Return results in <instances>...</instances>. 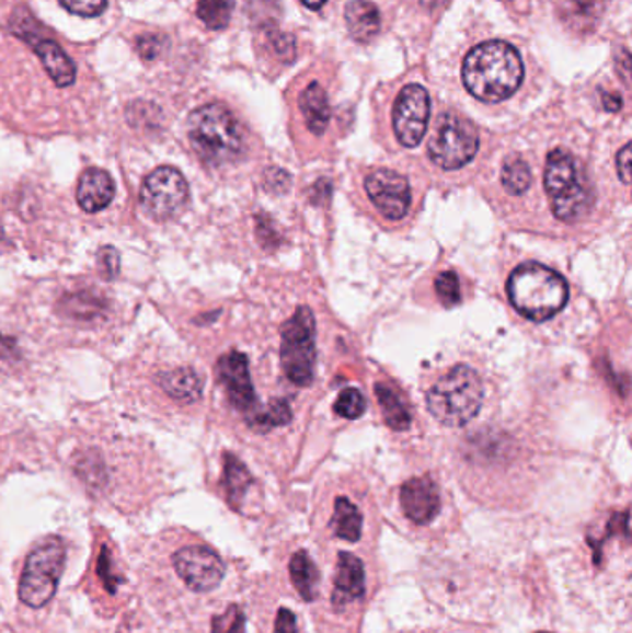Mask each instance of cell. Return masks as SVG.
Listing matches in <instances>:
<instances>
[{
  "instance_id": "obj_1",
  "label": "cell",
  "mask_w": 632,
  "mask_h": 633,
  "mask_svg": "<svg viewBox=\"0 0 632 633\" xmlns=\"http://www.w3.org/2000/svg\"><path fill=\"white\" fill-rule=\"evenodd\" d=\"M524 60L518 50L505 42L476 45L466 56L462 80L466 90L482 102H503L524 82Z\"/></svg>"
},
{
  "instance_id": "obj_2",
  "label": "cell",
  "mask_w": 632,
  "mask_h": 633,
  "mask_svg": "<svg viewBox=\"0 0 632 633\" xmlns=\"http://www.w3.org/2000/svg\"><path fill=\"white\" fill-rule=\"evenodd\" d=\"M187 134L193 150L214 168L235 162L245 150L243 128L234 114L219 102L195 110L187 120Z\"/></svg>"
},
{
  "instance_id": "obj_3",
  "label": "cell",
  "mask_w": 632,
  "mask_h": 633,
  "mask_svg": "<svg viewBox=\"0 0 632 633\" xmlns=\"http://www.w3.org/2000/svg\"><path fill=\"white\" fill-rule=\"evenodd\" d=\"M506 291L516 311L537 323L556 315L570 299V287L564 276L535 262L514 269Z\"/></svg>"
},
{
  "instance_id": "obj_4",
  "label": "cell",
  "mask_w": 632,
  "mask_h": 633,
  "mask_svg": "<svg viewBox=\"0 0 632 633\" xmlns=\"http://www.w3.org/2000/svg\"><path fill=\"white\" fill-rule=\"evenodd\" d=\"M484 399V385L476 371L458 365L434 383L427 394L428 412L441 425L460 428L476 417Z\"/></svg>"
},
{
  "instance_id": "obj_5",
  "label": "cell",
  "mask_w": 632,
  "mask_h": 633,
  "mask_svg": "<svg viewBox=\"0 0 632 633\" xmlns=\"http://www.w3.org/2000/svg\"><path fill=\"white\" fill-rule=\"evenodd\" d=\"M64 562L66 546L60 538L50 536L37 543L24 562L19 579V600L34 610L47 606L58 591Z\"/></svg>"
},
{
  "instance_id": "obj_6",
  "label": "cell",
  "mask_w": 632,
  "mask_h": 633,
  "mask_svg": "<svg viewBox=\"0 0 632 633\" xmlns=\"http://www.w3.org/2000/svg\"><path fill=\"white\" fill-rule=\"evenodd\" d=\"M543 184L556 219L577 221L588 209V192L578 176L577 163L567 150L554 149L549 152Z\"/></svg>"
},
{
  "instance_id": "obj_7",
  "label": "cell",
  "mask_w": 632,
  "mask_h": 633,
  "mask_svg": "<svg viewBox=\"0 0 632 633\" xmlns=\"http://www.w3.org/2000/svg\"><path fill=\"white\" fill-rule=\"evenodd\" d=\"M286 377L296 385H310L315 364V321L312 310L301 306L296 315L283 326V347H280Z\"/></svg>"
},
{
  "instance_id": "obj_8",
  "label": "cell",
  "mask_w": 632,
  "mask_h": 633,
  "mask_svg": "<svg viewBox=\"0 0 632 633\" xmlns=\"http://www.w3.org/2000/svg\"><path fill=\"white\" fill-rule=\"evenodd\" d=\"M479 150V131L470 120L457 114L441 115L428 143V156L446 171L462 169L475 158Z\"/></svg>"
},
{
  "instance_id": "obj_9",
  "label": "cell",
  "mask_w": 632,
  "mask_h": 633,
  "mask_svg": "<svg viewBox=\"0 0 632 633\" xmlns=\"http://www.w3.org/2000/svg\"><path fill=\"white\" fill-rule=\"evenodd\" d=\"M189 197L184 174L175 168H158L145 179L139 193L141 208L154 219H169L186 206Z\"/></svg>"
},
{
  "instance_id": "obj_10",
  "label": "cell",
  "mask_w": 632,
  "mask_h": 633,
  "mask_svg": "<svg viewBox=\"0 0 632 633\" xmlns=\"http://www.w3.org/2000/svg\"><path fill=\"white\" fill-rule=\"evenodd\" d=\"M173 567L192 591H214L225 578V563L216 550L205 544H187L176 550Z\"/></svg>"
},
{
  "instance_id": "obj_11",
  "label": "cell",
  "mask_w": 632,
  "mask_h": 633,
  "mask_svg": "<svg viewBox=\"0 0 632 633\" xmlns=\"http://www.w3.org/2000/svg\"><path fill=\"white\" fill-rule=\"evenodd\" d=\"M430 117V96L420 84L406 85L393 106V130L399 143L414 149L422 143Z\"/></svg>"
},
{
  "instance_id": "obj_12",
  "label": "cell",
  "mask_w": 632,
  "mask_h": 633,
  "mask_svg": "<svg viewBox=\"0 0 632 633\" xmlns=\"http://www.w3.org/2000/svg\"><path fill=\"white\" fill-rule=\"evenodd\" d=\"M366 192L386 219L399 221L409 214L412 203L409 180L403 174L379 169L366 179Z\"/></svg>"
},
{
  "instance_id": "obj_13",
  "label": "cell",
  "mask_w": 632,
  "mask_h": 633,
  "mask_svg": "<svg viewBox=\"0 0 632 633\" xmlns=\"http://www.w3.org/2000/svg\"><path fill=\"white\" fill-rule=\"evenodd\" d=\"M217 377L223 383L232 406L241 412H248L256 404L251 372H249L248 356L241 353L225 354L217 364Z\"/></svg>"
},
{
  "instance_id": "obj_14",
  "label": "cell",
  "mask_w": 632,
  "mask_h": 633,
  "mask_svg": "<svg viewBox=\"0 0 632 633\" xmlns=\"http://www.w3.org/2000/svg\"><path fill=\"white\" fill-rule=\"evenodd\" d=\"M401 506L416 525H428L440 511V491L428 476L412 479L401 490Z\"/></svg>"
},
{
  "instance_id": "obj_15",
  "label": "cell",
  "mask_w": 632,
  "mask_h": 633,
  "mask_svg": "<svg viewBox=\"0 0 632 633\" xmlns=\"http://www.w3.org/2000/svg\"><path fill=\"white\" fill-rule=\"evenodd\" d=\"M366 595V571L360 560L351 552H340L337 556L336 578L332 591V606L336 610H344L355 600Z\"/></svg>"
},
{
  "instance_id": "obj_16",
  "label": "cell",
  "mask_w": 632,
  "mask_h": 633,
  "mask_svg": "<svg viewBox=\"0 0 632 633\" xmlns=\"http://www.w3.org/2000/svg\"><path fill=\"white\" fill-rule=\"evenodd\" d=\"M115 197L114 179L103 169H88L77 187V200L88 214H99L108 208Z\"/></svg>"
},
{
  "instance_id": "obj_17",
  "label": "cell",
  "mask_w": 632,
  "mask_h": 633,
  "mask_svg": "<svg viewBox=\"0 0 632 633\" xmlns=\"http://www.w3.org/2000/svg\"><path fill=\"white\" fill-rule=\"evenodd\" d=\"M34 50H36L37 58L42 60L45 71L48 72V77L55 80L58 88H69L74 84L77 67L58 43L50 42V39L34 42Z\"/></svg>"
},
{
  "instance_id": "obj_18",
  "label": "cell",
  "mask_w": 632,
  "mask_h": 633,
  "mask_svg": "<svg viewBox=\"0 0 632 633\" xmlns=\"http://www.w3.org/2000/svg\"><path fill=\"white\" fill-rule=\"evenodd\" d=\"M345 23L355 42L369 43L380 32V12L371 0H351L345 7Z\"/></svg>"
},
{
  "instance_id": "obj_19",
  "label": "cell",
  "mask_w": 632,
  "mask_h": 633,
  "mask_svg": "<svg viewBox=\"0 0 632 633\" xmlns=\"http://www.w3.org/2000/svg\"><path fill=\"white\" fill-rule=\"evenodd\" d=\"M299 108L312 134L321 136L331 120V106L325 90L318 82H312L299 96Z\"/></svg>"
},
{
  "instance_id": "obj_20",
  "label": "cell",
  "mask_w": 632,
  "mask_h": 633,
  "mask_svg": "<svg viewBox=\"0 0 632 633\" xmlns=\"http://www.w3.org/2000/svg\"><path fill=\"white\" fill-rule=\"evenodd\" d=\"M158 382H160L163 391L171 399L184 402V404L199 401L200 394H203V380H200L197 372L193 371V369H187V367L175 369V371L162 372L160 378H158Z\"/></svg>"
},
{
  "instance_id": "obj_21",
  "label": "cell",
  "mask_w": 632,
  "mask_h": 633,
  "mask_svg": "<svg viewBox=\"0 0 632 633\" xmlns=\"http://www.w3.org/2000/svg\"><path fill=\"white\" fill-rule=\"evenodd\" d=\"M289 576L296 591L301 595L304 602H313L318 597V587H320V571L308 556V552L299 550L291 560H289Z\"/></svg>"
},
{
  "instance_id": "obj_22",
  "label": "cell",
  "mask_w": 632,
  "mask_h": 633,
  "mask_svg": "<svg viewBox=\"0 0 632 633\" xmlns=\"http://www.w3.org/2000/svg\"><path fill=\"white\" fill-rule=\"evenodd\" d=\"M331 528L334 536L349 543H356L361 538V514L349 498L340 496L334 503Z\"/></svg>"
},
{
  "instance_id": "obj_23",
  "label": "cell",
  "mask_w": 632,
  "mask_h": 633,
  "mask_svg": "<svg viewBox=\"0 0 632 633\" xmlns=\"http://www.w3.org/2000/svg\"><path fill=\"white\" fill-rule=\"evenodd\" d=\"M375 394H377V401L382 407L386 425L395 431L409 430L410 425H412V417H410L409 407L404 404L403 399L399 396L398 391H393L386 383H377L375 385Z\"/></svg>"
},
{
  "instance_id": "obj_24",
  "label": "cell",
  "mask_w": 632,
  "mask_h": 633,
  "mask_svg": "<svg viewBox=\"0 0 632 633\" xmlns=\"http://www.w3.org/2000/svg\"><path fill=\"white\" fill-rule=\"evenodd\" d=\"M602 10L605 0H561L562 19L577 31H591Z\"/></svg>"
},
{
  "instance_id": "obj_25",
  "label": "cell",
  "mask_w": 632,
  "mask_h": 633,
  "mask_svg": "<svg viewBox=\"0 0 632 633\" xmlns=\"http://www.w3.org/2000/svg\"><path fill=\"white\" fill-rule=\"evenodd\" d=\"M225 491L232 508L240 509V504L253 485V476L235 456H225Z\"/></svg>"
},
{
  "instance_id": "obj_26",
  "label": "cell",
  "mask_w": 632,
  "mask_h": 633,
  "mask_svg": "<svg viewBox=\"0 0 632 633\" xmlns=\"http://www.w3.org/2000/svg\"><path fill=\"white\" fill-rule=\"evenodd\" d=\"M60 310L66 315L80 321H91L95 316L104 315L106 311V300L95 294H72L60 300Z\"/></svg>"
},
{
  "instance_id": "obj_27",
  "label": "cell",
  "mask_w": 632,
  "mask_h": 633,
  "mask_svg": "<svg viewBox=\"0 0 632 633\" xmlns=\"http://www.w3.org/2000/svg\"><path fill=\"white\" fill-rule=\"evenodd\" d=\"M234 0H199L197 15L210 31H223L230 23Z\"/></svg>"
},
{
  "instance_id": "obj_28",
  "label": "cell",
  "mask_w": 632,
  "mask_h": 633,
  "mask_svg": "<svg viewBox=\"0 0 632 633\" xmlns=\"http://www.w3.org/2000/svg\"><path fill=\"white\" fill-rule=\"evenodd\" d=\"M503 187L510 195H524L530 187V169L521 158H510L501 173Z\"/></svg>"
},
{
  "instance_id": "obj_29",
  "label": "cell",
  "mask_w": 632,
  "mask_h": 633,
  "mask_svg": "<svg viewBox=\"0 0 632 633\" xmlns=\"http://www.w3.org/2000/svg\"><path fill=\"white\" fill-rule=\"evenodd\" d=\"M366 399H364V394L358 391V389L349 388L344 389L340 396H337V401L334 402V412L340 417L344 418H358L364 415L366 412Z\"/></svg>"
},
{
  "instance_id": "obj_30",
  "label": "cell",
  "mask_w": 632,
  "mask_h": 633,
  "mask_svg": "<svg viewBox=\"0 0 632 633\" xmlns=\"http://www.w3.org/2000/svg\"><path fill=\"white\" fill-rule=\"evenodd\" d=\"M291 417L294 415H291L288 402L275 401L269 404L267 412L254 415L253 423L262 430H269V428H275V426L288 425Z\"/></svg>"
},
{
  "instance_id": "obj_31",
  "label": "cell",
  "mask_w": 632,
  "mask_h": 633,
  "mask_svg": "<svg viewBox=\"0 0 632 633\" xmlns=\"http://www.w3.org/2000/svg\"><path fill=\"white\" fill-rule=\"evenodd\" d=\"M434 287H436V295L438 299L451 308V306L458 304L460 299H462V294H460V281H458V276L452 273V271H446V273H440L436 281H434Z\"/></svg>"
},
{
  "instance_id": "obj_32",
  "label": "cell",
  "mask_w": 632,
  "mask_h": 633,
  "mask_svg": "<svg viewBox=\"0 0 632 633\" xmlns=\"http://www.w3.org/2000/svg\"><path fill=\"white\" fill-rule=\"evenodd\" d=\"M211 633H245V615L238 606H230L221 615L214 617Z\"/></svg>"
},
{
  "instance_id": "obj_33",
  "label": "cell",
  "mask_w": 632,
  "mask_h": 633,
  "mask_svg": "<svg viewBox=\"0 0 632 633\" xmlns=\"http://www.w3.org/2000/svg\"><path fill=\"white\" fill-rule=\"evenodd\" d=\"M60 4L80 18H96L106 10L108 0H60Z\"/></svg>"
},
{
  "instance_id": "obj_34",
  "label": "cell",
  "mask_w": 632,
  "mask_h": 633,
  "mask_svg": "<svg viewBox=\"0 0 632 633\" xmlns=\"http://www.w3.org/2000/svg\"><path fill=\"white\" fill-rule=\"evenodd\" d=\"M267 43L272 45L273 53L277 55V58L284 60V64L296 60V39L294 37L277 31L267 37Z\"/></svg>"
},
{
  "instance_id": "obj_35",
  "label": "cell",
  "mask_w": 632,
  "mask_h": 633,
  "mask_svg": "<svg viewBox=\"0 0 632 633\" xmlns=\"http://www.w3.org/2000/svg\"><path fill=\"white\" fill-rule=\"evenodd\" d=\"M99 269L106 280H115L119 276L120 257L114 246H104L99 252Z\"/></svg>"
},
{
  "instance_id": "obj_36",
  "label": "cell",
  "mask_w": 632,
  "mask_h": 633,
  "mask_svg": "<svg viewBox=\"0 0 632 633\" xmlns=\"http://www.w3.org/2000/svg\"><path fill=\"white\" fill-rule=\"evenodd\" d=\"M163 43H165L163 37L157 36V34H145V36L136 39V48H138V55L143 60L152 61L157 60L160 53H162Z\"/></svg>"
},
{
  "instance_id": "obj_37",
  "label": "cell",
  "mask_w": 632,
  "mask_h": 633,
  "mask_svg": "<svg viewBox=\"0 0 632 633\" xmlns=\"http://www.w3.org/2000/svg\"><path fill=\"white\" fill-rule=\"evenodd\" d=\"M112 567H114V563L110 560L108 549H103L101 557H99V568H96V571L101 574V578L104 579V584L108 587L110 592H114L115 587L119 584V576H115V574L112 573Z\"/></svg>"
},
{
  "instance_id": "obj_38",
  "label": "cell",
  "mask_w": 632,
  "mask_h": 633,
  "mask_svg": "<svg viewBox=\"0 0 632 633\" xmlns=\"http://www.w3.org/2000/svg\"><path fill=\"white\" fill-rule=\"evenodd\" d=\"M616 165H618V174H620L621 182H623L625 186H629V184H631V145L627 143L625 147L618 152Z\"/></svg>"
},
{
  "instance_id": "obj_39",
  "label": "cell",
  "mask_w": 632,
  "mask_h": 633,
  "mask_svg": "<svg viewBox=\"0 0 632 633\" xmlns=\"http://www.w3.org/2000/svg\"><path fill=\"white\" fill-rule=\"evenodd\" d=\"M275 633H297V619L294 611L280 608L275 619Z\"/></svg>"
},
{
  "instance_id": "obj_40",
  "label": "cell",
  "mask_w": 632,
  "mask_h": 633,
  "mask_svg": "<svg viewBox=\"0 0 632 633\" xmlns=\"http://www.w3.org/2000/svg\"><path fill=\"white\" fill-rule=\"evenodd\" d=\"M602 106L609 110V112H620L621 96L614 95V93H605V95H602Z\"/></svg>"
},
{
  "instance_id": "obj_41",
  "label": "cell",
  "mask_w": 632,
  "mask_h": 633,
  "mask_svg": "<svg viewBox=\"0 0 632 633\" xmlns=\"http://www.w3.org/2000/svg\"><path fill=\"white\" fill-rule=\"evenodd\" d=\"M422 2L423 8H427V10H438V8L446 7L449 0H420Z\"/></svg>"
},
{
  "instance_id": "obj_42",
  "label": "cell",
  "mask_w": 632,
  "mask_h": 633,
  "mask_svg": "<svg viewBox=\"0 0 632 633\" xmlns=\"http://www.w3.org/2000/svg\"><path fill=\"white\" fill-rule=\"evenodd\" d=\"M304 7L310 8V10H321L325 7L326 0H302Z\"/></svg>"
},
{
  "instance_id": "obj_43",
  "label": "cell",
  "mask_w": 632,
  "mask_h": 633,
  "mask_svg": "<svg viewBox=\"0 0 632 633\" xmlns=\"http://www.w3.org/2000/svg\"><path fill=\"white\" fill-rule=\"evenodd\" d=\"M538 633H549V632H538Z\"/></svg>"
}]
</instances>
